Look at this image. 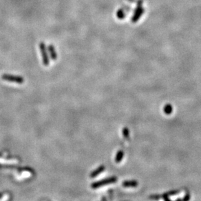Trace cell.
I'll return each mask as SVG.
<instances>
[{"instance_id": "obj_7", "label": "cell", "mask_w": 201, "mask_h": 201, "mask_svg": "<svg viewBox=\"0 0 201 201\" xmlns=\"http://www.w3.org/2000/svg\"><path fill=\"white\" fill-rule=\"evenodd\" d=\"M123 186L125 187H134L138 186V182L136 180H127L123 182Z\"/></svg>"}, {"instance_id": "obj_2", "label": "cell", "mask_w": 201, "mask_h": 201, "mask_svg": "<svg viewBox=\"0 0 201 201\" xmlns=\"http://www.w3.org/2000/svg\"><path fill=\"white\" fill-rule=\"evenodd\" d=\"M117 178L116 176L110 177V178L102 180H100L99 182H94V183L91 184V187L93 189H96L102 186H104L105 185L115 183V182H117Z\"/></svg>"}, {"instance_id": "obj_8", "label": "cell", "mask_w": 201, "mask_h": 201, "mask_svg": "<svg viewBox=\"0 0 201 201\" xmlns=\"http://www.w3.org/2000/svg\"><path fill=\"white\" fill-rule=\"evenodd\" d=\"M124 156V153L123 150H119L117 153V155L115 156V162L119 163L123 160V158Z\"/></svg>"}, {"instance_id": "obj_6", "label": "cell", "mask_w": 201, "mask_h": 201, "mask_svg": "<svg viewBox=\"0 0 201 201\" xmlns=\"http://www.w3.org/2000/svg\"><path fill=\"white\" fill-rule=\"evenodd\" d=\"M105 170V166L104 165H101L98 168H97L96 170H94L93 172H92L90 174V177L91 178H94V177L97 176L98 174H100L101 173H102L103 171H104Z\"/></svg>"}, {"instance_id": "obj_9", "label": "cell", "mask_w": 201, "mask_h": 201, "mask_svg": "<svg viewBox=\"0 0 201 201\" xmlns=\"http://www.w3.org/2000/svg\"><path fill=\"white\" fill-rule=\"evenodd\" d=\"M163 112L166 115H170L173 112V107L171 104H167L163 108Z\"/></svg>"}, {"instance_id": "obj_1", "label": "cell", "mask_w": 201, "mask_h": 201, "mask_svg": "<svg viewBox=\"0 0 201 201\" xmlns=\"http://www.w3.org/2000/svg\"><path fill=\"white\" fill-rule=\"evenodd\" d=\"M142 0H140L137 3V6L136 9H135V11L134 13L133 17L131 18V22L133 23H136L138 21L140 18L141 17V16L143 14L145 10L142 7Z\"/></svg>"}, {"instance_id": "obj_11", "label": "cell", "mask_w": 201, "mask_h": 201, "mask_svg": "<svg viewBox=\"0 0 201 201\" xmlns=\"http://www.w3.org/2000/svg\"><path fill=\"white\" fill-rule=\"evenodd\" d=\"M123 135L126 139H129V130L127 128H124L123 129Z\"/></svg>"}, {"instance_id": "obj_10", "label": "cell", "mask_w": 201, "mask_h": 201, "mask_svg": "<svg viewBox=\"0 0 201 201\" xmlns=\"http://www.w3.org/2000/svg\"><path fill=\"white\" fill-rule=\"evenodd\" d=\"M117 17L118 18H119L120 20H123V18L125 17V14H124V11L123 9H119L117 12Z\"/></svg>"}, {"instance_id": "obj_5", "label": "cell", "mask_w": 201, "mask_h": 201, "mask_svg": "<svg viewBox=\"0 0 201 201\" xmlns=\"http://www.w3.org/2000/svg\"><path fill=\"white\" fill-rule=\"evenodd\" d=\"M47 51H48L50 57L52 60H56L57 59V54L56 50L55 49V47L53 44H50L47 47Z\"/></svg>"}, {"instance_id": "obj_4", "label": "cell", "mask_w": 201, "mask_h": 201, "mask_svg": "<svg viewBox=\"0 0 201 201\" xmlns=\"http://www.w3.org/2000/svg\"><path fill=\"white\" fill-rule=\"evenodd\" d=\"M39 49H40V51L42 55V63H43L44 66L47 67L50 63V60H49V57H48V53H47V51L46 44H45L43 42H40V44H39Z\"/></svg>"}, {"instance_id": "obj_3", "label": "cell", "mask_w": 201, "mask_h": 201, "mask_svg": "<svg viewBox=\"0 0 201 201\" xmlns=\"http://www.w3.org/2000/svg\"><path fill=\"white\" fill-rule=\"evenodd\" d=\"M1 78L3 80L10 81V82H13V83H17L18 84H22L24 82V79H23L22 76L9 74H3L1 76Z\"/></svg>"}]
</instances>
